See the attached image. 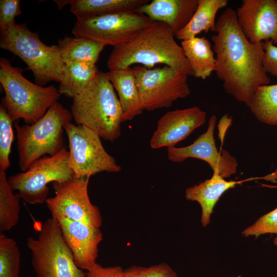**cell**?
<instances>
[{"instance_id":"18","label":"cell","mask_w":277,"mask_h":277,"mask_svg":"<svg viewBox=\"0 0 277 277\" xmlns=\"http://www.w3.org/2000/svg\"><path fill=\"white\" fill-rule=\"evenodd\" d=\"M265 177H250L241 181H226L217 173H213L212 177L198 185L188 188L185 197L188 200L196 201L202 208L201 223L204 227L207 226L213 208L222 195L227 190L235 187L237 185L254 180L267 179Z\"/></svg>"},{"instance_id":"12","label":"cell","mask_w":277,"mask_h":277,"mask_svg":"<svg viewBox=\"0 0 277 277\" xmlns=\"http://www.w3.org/2000/svg\"><path fill=\"white\" fill-rule=\"evenodd\" d=\"M89 179L75 176L66 182L52 183L55 195L45 202L52 217L68 219L101 227L100 210L91 203L88 195Z\"/></svg>"},{"instance_id":"29","label":"cell","mask_w":277,"mask_h":277,"mask_svg":"<svg viewBox=\"0 0 277 277\" xmlns=\"http://www.w3.org/2000/svg\"><path fill=\"white\" fill-rule=\"evenodd\" d=\"M262 186L277 188V186L265 184H262ZM267 233L276 234V237L274 240V244L277 246V207L260 217L252 225L246 228L242 232L245 236L254 235L256 238Z\"/></svg>"},{"instance_id":"6","label":"cell","mask_w":277,"mask_h":277,"mask_svg":"<svg viewBox=\"0 0 277 277\" xmlns=\"http://www.w3.org/2000/svg\"><path fill=\"white\" fill-rule=\"evenodd\" d=\"M72 119L70 111L57 102L33 124L21 126L17 122L14 123L18 163L22 172L37 160L46 154L54 155L65 147L64 127Z\"/></svg>"},{"instance_id":"20","label":"cell","mask_w":277,"mask_h":277,"mask_svg":"<svg viewBox=\"0 0 277 277\" xmlns=\"http://www.w3.org/2000/svg\"><path fill=\"white\" fill-rule=\"evenodd\" d=\"M181 44L195 77L205 80L215 71V56L211 43L205 36L183 40Z\"/></svg>"},{"instance_id":"23","label":"cell","mask_w":277,"mask_h":277,"mask_svg":"<svg viewBox=\"0 0 277 277\" xmlns=\"http://www.w3.org/2000/svg\"><path fill=\"white\" fill-rule=\"evenodd\" d=\"M227 0H199L196 9L188 24L175 34L182 41L196 36L202 32H216L215 17L225 7Z\"/></svg>"},{"instance_id":"21","label":"cell","mask_w":277,"mask_h":277,"mask_svg":"<svg viewBox=\"0 0 277 277\" xmlns=\"http://www.w3.org/2000/svg\"><path fill=\"white\" fill-rule=\"evenodd\" d=\"M149 0H70V12L77 19L113 13L136 12Z\"/></svg>"},{"instance_id":"9","label":"cell","mask_w":277,"mask_h":277,"mask_svg":"<svg viewBox=\"0 0 277 277\" xmlns=\"http://www.w3.org/2000/svg\"><path fill=\"white\" fill-rule=\"evenodd\" d=\"M153 22L142 13L119 12L77 19L72 32L75 37L91 39L115 48L130 42Z\"/></svg>"},{"instance_id":"28","label":"cell","mask_w":277,"mask_h":277,"mask_svg":"<svg viewBox=\"0 0 277 277\" xmlns=\"http://www.w3.org/2000/svg\"><path fill=\"white\" fill-rule=\"evenodd\" d=\"M12 121L5 107L0 105V169L6 171L11 163L9 156L14 140Z\"/></svg>"},{"instance_id":"33","label":"cell","mask_w":277,"mask_h":277,"mask_svg":"<svg viewBox=\"0 0 277 277\" xmlns=\"http://www.w3.org/2000/svg\"><path fill=\"white\" fill-rule=\"evenodd\" d=\"M87 271L86 277H124V270L119 266L103 267L96 263Z\"/></svg>"},{"instance_id":"4","label":"cell","mask_w":277,"mask_h":277,"mask_svg":"<svg viewBox=\"0 0 277 277\" xmlns=\"http://www.w3.org/2000/svg\"><path fill=\"white\" fill-rule=\"evenodd\" d=\"M0 83L5 92L2 104L13 122L19 119L27 124L37 122L62 95L53 86L44 87L31 82L20 68L4 57L0 59Z\"/></svg>"},{"instance_id":"19","label":"cell","mask_w":277,"mask_h":277,"mask_svg":"<svg viewBox=\"0 0 277 277\" xmlns=\"http://www.w3.org/2000/svg\"><path fill=\"white\" fill-rule=\"evenodd\" d=\"M106 76L116 90L122 110V122L131 121L143 110L133 68L109 70Z\"/></svg>"},{"instance_id":"11","label":"cell","mask_w":277,"mask_h":277,"mask_svg":"<svg viewBox=\"0 0 277 277\" xmlns=\"http://www.w3.org/2000/svg\"><path fill=\"white\" fill-rule=\"evenodd\" d=\"M133 70L143 110L169 107L190 93L188 75L168 66L151 69L137 66Z\"/></svg>"},{"instance_id":"34","label":"cell","mask_w":277,"mask_h":277,"mask_svg":"<svg viewBox=\"0 0 277 277\" xmlns=\"http://www.w3.org/2000/svg\"><path fill=\"white\" fill-rule=\"evenodd\" d=\"M56 3L59 9H62L64 6L70 4V1H54Z\"/></svg>"},{"instance_id":"7","label":"cell","mask_w":277,"mask_h":277,"mask_svg":"<svg viewBox=\"0 0 277 277\" xmlns=\"http://www.w3.org/2000/svg\"><path fill=\"white\" fill-rule=\"evenodd\" d=\"M27 246L36 277H86L76 265L55 219L46 220L37 238L27 239Z\"/></svg>"},{"instance_id":"17","label":"cell","mask_w":277,"mask_h":277,"mask_svg":"<svg viewBox=\"0 0 277 277\" xmlns=\"http://www.w3.org/2000/svg\"><path fill=\"white\" fill-rule=\"evenodd\" d=\"M198 1L153 0L142 5L137 12L146 15L153 22L165 23L175 36L191 19Z\"/></svg>"},{"instance_id":"8","label":"cell","mask_w":277,"mask_h":277,"mask_svg":"<svg viewBox=\"0 0 277 277\" xmlns=\"http://www.w3.org/2000/svg\"><path fill=\"white\" fill-rule=\"evenodd\" d=\"M69 159V150L64 147L54 155L37 160L26 171L9 176L8 182L27 203L43 204L47 199L49 183L66 182L75 176Z\"/></svg>"},{"instance_id":"30","label":"cell","mask_w":277,"mask_h":277,"mask_svg":"<svg viewBox=\"0 0 277 277\" xmlns=\"http://www.w3.org/2000/svg\"><path fill=\"white\" fill-rule=\"evenodd\" d=\"M124 277H177L167 264L162 263L149 267L131 266L124 270Z\"/></svg>"},{"instance_id":"14","label":"cell","mask_w":277,"mask_h":277,"mask_svg":"<svg viewBox=\"0 0 277 277\" xmlns=\"http://www.w3.org/2000/svg\"><path fill=\"white\" fill-rule=\"evenodd\" d=\"M238 24L253 43L277 44V0H243L235 11Z\"/></svg>"},{"instance_id":"2","label":"cell","mask_w":277,"mask_h":277,"mask_svg":"<svg viewBox=\"0 0 277 277\" xmlns=\"http://www.w3.org/2000/svg\"><path fill=\"white\" fill-rule=\"evenodd\" d=\"M166 24L153 22L128 43L115 47L107 65L109 70L123 69L140 64L151 69L165 64L179 72L194 76L183 50Z\"/></svg>"},{"instance_id":"5","label":"cell","mask_w":277,"mask_h":277,"mask_svg":"<svg viewBox=\"0 0 277 277\" xmlns=\"http://www.w3.org/2000/svg\"><path fill=\"white\" fill-rule=\"evenodd\" d=\"M0 47L21 58L31 70L37 85L60 83L65 64L57 45L48 46L26 24H14L0 28Z\"/></svg>"},{"instance_id":"32","label":"cell","mask_w":277,"mask_h":277,"mask_svg":"<svg viewBox=\"0 0 277 277\" xmlns=\"http://www.w3.org/2000/svg\"><path fill=\"white\" fill-rule=\"evenodd\" d=\"M263 46L264 68L267 73L277 77V46L271 41L263 42Z\"/></svg>"},{"instance_id":"31","label":"cell","mask_w":277,"mask_h":277,"mask_svg":"<svg viewBox=\"0 0 277 277\" xmlns=\"http://www.w3.org/2000/svg\"><path fill=\"white\" fill-rule=\"evenodd\" d=\"M22 13L19 0H1L0 28L15 24V17Z\"/></svg>"},{"instance_id":"27","label":"cell","mask_w":277,"mask_h":277,"mask_svg":"<svg viewBox=\"0 0 277 277\" xmlns=\"http://www.w3.org/2000/svg\"><path fill=\"white\" fill-rule=\"evenodd\" d=\"M21 253L16 242L0 234V277H20Z\"/></svg>"},{"instance_id":"22","label":"cell","mask_w":277,"mask_h":277,"mask_svg":"<svg viewBox=\"0 0 277 277\" xmlns=\"http://www.w3.org/2000/svg\"><path fill=\"white\" fill-rule=\"evenodd\" d=\"M57 46L64 64L84 63L94 65L105 46L91 39L67 36L60 38Z\"/></svg>"},{"instance_id":"25","label":"cell","mask_w":277,"mask_h":277,"mask_svg":"<svg viewBox=\"0 0 277 277\" xmlns=\"http://www.w3.org/2000/svg\"><path fill=\"white\" fill-rule=\"evenodd\" d=\"M248 107L260 122L277 126V84L259 86Z\"/></svg>"},{"instance_id":"26","label":"cell","mask_w":277,"mask_h":277,"mask_svg":"<svg viewBox=\"0 0 277 277\" xmlns=\"http://www.w3.org/2000/svg\"><path fill=\"white\" fill-rule=\"evenodd\" d=\"M21 199L18 193H13L6 171L0 169L1 233L11 230L17 224L20 213Z\"/></svg>"},{"instance_id":"13","label":"cell","mask_w":277,"mask_h":277,"mask_svg":"<svg viewBox=\"0 0 277 277\" xmlns=\"http://www.w3.org/2000/svg\"><path fill=\"white\" fill-rule=\"evenodd\" d=\"M216 117L212 115L208 122V127L192 144L183 147L167 148L168 159L171 162L181 163L188 158H195L205 161L213 170L225 178L234 174L238 162L226 150L219 151L215 143L214 129Z\"/></svg>"},{"instance_id":"10","label":"cell","mask_w":277,"mask_h":277,"mask_svg":"<svg viewBox=\"0 0 277 277\" xmlns=\"http://www.w3.org/2000/svg\"><path fill=\"white\" fill-rule=\"evenodd\" d=\"M64 130L69 141V165L75 177H90L104 171H120L121 166L106 151L95 131L71 122L65 125Z\"/></svg>"},{"instance_id":"24","label":"cell","mask_w":277,"mask_h":277,"mask_svg":"<svg viewBox=\"0 0 277 277\" xmlns=\"http://www.w3.org/2000/svg\"><path fill=\"white\" fill-rule=\"evenodd\" d=\"M99 70L95 65L75 63L65 64L58 91L66 97L73 98L85 89L95 78Z\"/></svg>"},{"instance_id":"16","label":"cell","mask_w":277,"mask_h":277,"mask_svg":"<svg viewBox=\"0 0 277 277\" xmlns=\"http://www.w3.org/2000/svg\"><path fill=\"white\" fill-rule=\"evenodd\" d=\"M56 220L76 265L81 269L88 271L97 263L98 246L103 239L100 228L65 218Z\"/></svg>"},{"instance_id":"1","label":"cell","mask_w":277,"mask_h":277,"mask_svg":"<svg viewBox=\"0 0 277 277\" xmlns=\"http://www.w3.org/2000/svg\"><path fill=\"white\" fill-rule=\"evenodd\" d=\"M211 38L216 77L227 93L248 107L256 88L271 81L263 65V42L248 40L238 24L235 11L229 7L216 21Z\"/></svg>"},{"instance_id":"15","label":"cell","mask_w":277,"mask_h":277,"mask_svg":"<svg viewBox=\"0 0 277 277\" xmlns=\"http://www.w3.org/2000/svg\"><path fill=\"white\" fill-rule=\"evenodd\" d=\"M206 113L197 106L166 113L158 121L150 140L151 148L172 147L206 121Z\"/></svg>"},{"instance_id":"3","label":"cell","mask_w":277,"mask_h":277,"mask_svg":"<svg viewBox=\"0 0 277 277\" xmlns=\"http://www.w3.org/2000/svg\"><path fill=\"white\" fill-rule=\"evenodd\" d=\"M70 112L76 125L93 130L104 140L113 142L121 134L122 108L104 72L99 71L89 85L72 98Z\"/></svg>"}]
</instances>
